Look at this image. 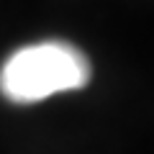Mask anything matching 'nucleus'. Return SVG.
<instances>
[{"label": "nucleus", "instance_id": "obj_1", "mask_svg": "<svg viewBox=\"0 0 154 154\" xmlns=\"http://www.w3.org/2000/svg\"><path fill=\"white\" fill-rule=\"evenodd\" d=\"M90 59L67 41H38L16 49L0 67V93L11 103H38L90 82Z\"/></svg>", "mask_w": 154, "mask_h": 154}]
</instances>
